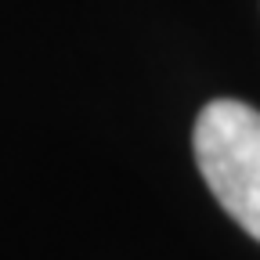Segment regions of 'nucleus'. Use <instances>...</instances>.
<instances>
[{
	"instance_id": "nucleus-1",
	"label": "nucleus",
	"mask_w": 260,
	"mask_h": 260,
	"mask_svg": "<svg viewBox=\"0 0 260 260\" xmlns=\"http://www.w3.org/2000/svg\"><path fill=\"white\" fill-rule=\"evenodd\" d=\"M191 145L213 199L260 242V112L235 98L210 102L195 119Z\"/></svg>"
}]
</instances>
